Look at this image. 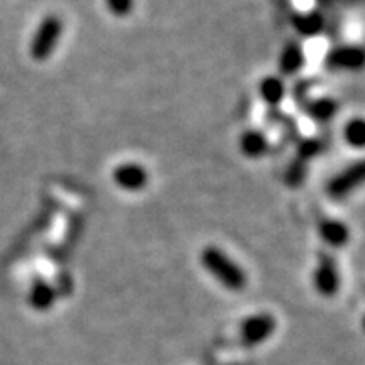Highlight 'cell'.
I'll use <instances>...</instances> for the list:
<instances>
[{"instance_id": "1", "label": "cell", "mask_w": 365, "mask_h": 365, "mask_svg": "<svg viewBox=\"0 0 365 365\" xmlns=\"http://www.w3.org/2000/svg\"><path fill=\"white\" fill-rule=\"evenodd\" d=\"M200 262L213 279H217L228 291H244L247 286V274L228 255L225 250L208 245L200 254Z\"/></svg>"}, {"instance_id": "2", "label": "cell", "mask_w": 365, "mask_h": 365, "mask_svg": "<svg viewBox=\"0 0 365 365\" xmlns=\"http://www.w3.org/2000/svg\"><path fill=\"white\" fill-rule=\"evenodd\" d=\"M63 34V21L58 16H48L41 22L31 43V56L44 61L51 56Z\"/></svg>"}, {"instance_id": "3", "label": "cell", "mask_w": 365, "mask_h": 365, "mask_svg": "<svg viewBox=\"0 0 365 365\" xmlns=\"http://www.w3.org/2000/svg\"><path fill=\"white\" fill-rule=\"evenodd\" d=\"M365 185V159H359L335 175L328 182L327 191L333 200H344Z\"/></svg>"}, {"instance_id": "4", "label": "cell", "mask_w": 365, "mask_h": 365, "mask_svg": "<svg viewBox=\"0 0 365 365\" xmlns=\"http://www.w3.org/2000/svg\"><path fill=\"white\" fill-rule=\"evenodd\" d=\"M340 269L339 262L331 254H319L318 264L313 272V286L319 294L331 298L340 289Z\"/></svg>"}, {"instance_id": "5", "label": "cell", "mask_w": 365, "mask_h": 365, "mask_svg": "<svg viewBox=\"0 0 365 365\" xmlns=\"http://www.w3.org/2000/svg\"><path fill=\"white\" fill-rule=\"evenodd\" d=\"M276 331V318L269 313L252 314L240 325V340L247 346L261 345Z\"/></svg>"}, {"instance_id": "6", "label": "cell", "mask_w": 365, "mask_h": 365, "mask_svg": "<svg viewBox=\"0 0 365 365\" xmlns=\"http://www.w3.org/2000/svg\"><path fill=\"white\" fill-rule=\"evenodd\" d=\"M327 66L335 71H360L365 68V49L359 46H339L327 56Z\"/></svg>"}, {"instance_id": "7", "label": "cell", "mask_w": 365, "mask_h": 365, "mask_svg": "<svg viewBox=\"0 0 365 365\" xmlns=\"http://www.w3.org/2000/svg\"><path fill=\"white\" fill-rule=\"evenodd\" d=\"M113 181L120 190L135 193V191L144 190L148 186L149 175L143 164L125 163L113 170Z\"/></svg>"}, {"instance_id": "8", "label": "cell", "mask_w": 365, "mask_h": 365, "mask_svg": "<svg viewBox=\"0 0 365 365\" xmlns=\"http://www.w3.org/2000/svg\"><path fill=\"white\" fill-rule=\"evenodd\" d=\"M318 234L322 240L333 249L345 247L350 240V228L341 220H333V218L322 220L318 227Z\"/></svg>"}, {"instance_id": "9", "label": "cell", "mask_w": 365, "mask_h": 365, "mask_svg": "<svg viewBox=\"0 0 365 365\" xmlns=\"http://www.w3.org/2000/svg\"><path fill=\"white\" fill-rule=\"evenodd\" d=\"M240 153L249 159H259L269 153V140L261 130H245L239 140Z\"/></svg>"}, {"instance_id": "10", "label": "cell", "mask_w": 365, "mask_h": 365, "mask_svg": "<svg viewBox=\"0 0 365 365\" xmlns=\"http://www.w3.org/2000/svg\"><path fill=\"white\" fill-rule=\"evenodd\" d=\"M304 65V53L298 43H287L279 56V70L282 75H296Z\"/></svg>"}, {"instance_id": "11", "label": "cell", "mask_w": 365, "mask_h": 365, "mask_svg": "<svg viewBox=\"0 0 365 365\" xmlns=\"http://www.w3.org/2000/svg\"><path fill=\"white\" fill-rule=\"evenodd\" d=\"M323 16L319 12H303V14H294L293 16V26L299 34L307 36H317L319 31L323 29Z\"/></svg>"}, {"instance_id": "12", "label": "cell", "mask_w": 365, "mask_h": 365, "mask_svg": "<svg viewBox=\"0 0 365 365\" xmlns=\"http://www.w3.org/2000/svg\"><path fill=\"white\" fill-rule=\"evenodd\" d=\"M259 93L267 105H279L286 97V85L277 76H266L259 85Z\"/></svg>"}, {"instance_id": "13", "label": "cell", "mask_w": 365, "mask_h": 365, "mask_svg": "<svg viewBox=\"0 0 365 365\" xmlns=\"http://www.w3.org/2000/svg\"><path fill=\"white\" fill-rule=\"evenodd\" d=\"M29 299H31V304H33L36 309L44 312V309H49L53 307L54 299H56V294H54V289L48 284V282L36 281L33 289H31Z\"/></svg>"}, {"instance_id": "14", "label": "cell", "mask_w": 365, "mask_h": 365, "mask_svg": "<svg viewBox=\"0 0 365 365\" xmlns=\"http://www.w3.org/2000/svg\"><path fill=\"white\" fill-rule=\"evenodd\" d=\"M345 143L354 149H365V118L354 117L344 127Z\"/></svg>"}, {"instance_id": "15", "label": "cell", "mask_w": 365, "mask_h": 365, "mask_svg": "<svg viewBox=\"0 0 365 365\" xmlns=\"http://www.w3.org/2000/svg\"><path fill=\"white\" fill-rule=\"evenodd\" d=\"M308 115L319 124H327L336 113V103L331 98H318L308 105Z\"/></svg>"}, {"instance_id": "16", "label": "cell", "mask_w": 365, "mask_h": 365, "mask_svg": "<svg viewBox=\"0 0 365 365\" xmlns=\"http://www.w3.org/2000/svg\"><path fill=\"white\" fill-rule=\"evenodd\" d=\"M107 7L117 17H127L134 9V0H107Z\"/></svg>"}, {"instance_id": "17", "label": "cell", "mask_w": 365, "mask_h": 365, "mask_svg": "<svg viewBox=\"0 0 365 365\" xmlns=\"http://www.w3.org/2000/svg\"><path fill=\"white\" fill-rule=\"evenodd\" d=\"M362 323H364V330H365V317H364V319H362Z\"/></svg>"}]
</instances>
